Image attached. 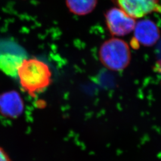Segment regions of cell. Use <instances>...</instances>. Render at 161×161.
I'll use <instances>...</instances> for the list:
<instances>
[{"label": "cell", "instance_id": "1", "mask_svg": "<svg viewBox=\"0 0 161 161\" xmlns=\"http://www.w3.org/2000/svg\"><path fill=\"white\" fill-rule=\"evenodd\" d=\"M20 83L32 96L43 91L52 80V72L46 63L36 58H25L18 69Z\"/></svg>", "mask_w": 161, "mask_h": 161}, {"label": "cell", "instance_id": "2", "mask_svg": "<svg viewBox=\"0 0 161 161\" xmlns=\"http://www.w3.org/2000/svg\"><path fill=\"white\" fill-rule=\"evenodd\" d=\"M99 56L104 66L114 71L125 69L131 60L128 45L124 41L118 38L105 41L100 47Z\"/></svg>", "mask_w": 161, "mask_h": 161}, {"label": "cell", "instance_id": "3", "mask_svg": "<svg viewBox=\"0 0 161 161\" xmlns=\"http://www.w3.org/2000/svg\"><path fill=\"white\" fill-rule=\"evenodd\" d=\"M106 20L110 32L115 36H124L135 28L136 21L121 8H112L106 14Z\"/></svg>", "mask_w": 161, "mask_h": 161}, {"label": "cell", "instance_id": "4", "mask_svg": "<svg viewBox=\"0 0 161 161\" xmlns=\"http://www.w3.org/2000/svg\"><path fill=\"white\" fill-rule=\"evenodd\" d=\"M134 37L131 41L134 48L140 46H152L159 39L160 32L157 25L150 20H143L136 25Z\"/></svg>", "mask_w": 161, "mask_h": 161}, {"label": "cell", "instance_id": "5", "mask_svg": "<svg viewBox=\"0 0 161 161\" xmlns=\"http://www.w3.org/2000/svg\"><path fill=\"white\" fill-rule=\"evenodd\" d=\"M119 8L132 18H141L153 12H161L159 0H115Z\"/></svg>", "mask_w": 161, "mask_h": 161}, {"label": "cell", "instance_id": "6", "mask_svg": "<svg viewBox=\"0 0 161 161\" xmlns=\"http://www.w3.org/2000/svg\"><path fill=\"white\" fill-rule=\"evenodd\" d=\"M24 104L20 94L15 91L0 95V113L4 116L15 118L23 112Z\"/></svg>", "mask_w": 161, "mask_h": 161}, {"label": "cell", "instance_id": "7", "mask_svg": "<svg viewBox=\"0 0 161 161\" xmlns=\"http://www.w3.org/2000/svg\"><path fill=\"white\" fill-rule=\"evenodd\" d=\"M25 58H26L23 53L3 54L0 55V69L7 75L17 76L18 69Z\"/></svg>", "mask_w": 161, "mask_h": 161}, {"label": "cell", "instance_id": "8", "mask_svg": "<svg viewBox=\"0 0 161 161\" xmlns=\"http://www.w3.org/2000/svg\"><path fill=\"white\" fill-rule=\"evenodd\" d=\"M97 0H66L69 10L76 15H86L92 12Z\"/></svg>", "mask_w": 161, "mask_h": 161}, {"label": "cell", "instance_id": "9", "mask_svg": "<svg viewBox=\"0 0 161 161\" xmlns=\"http://www.w3.org/2000/svg\"><path fill=\"white\" fill-rule=\"evenodd\" d=\"M157 68L161 72V41L157 47Z\"/></svg>", "mask_w": 161, "mask_h": 161}, {"label": "cell", "instance_id": "10", "mask_svg": "<svg viewBox=\"0 0 161 161\" xmlns=\"http://www.w3.org/2000/svg\"><path fill=\"white\" fill-rule=\"evenodd\" d=\"M0 161H11L9 156L1 147H0Z\"/></svg>", "mask_w": 161, "mask_h": 161}]
</instances>
